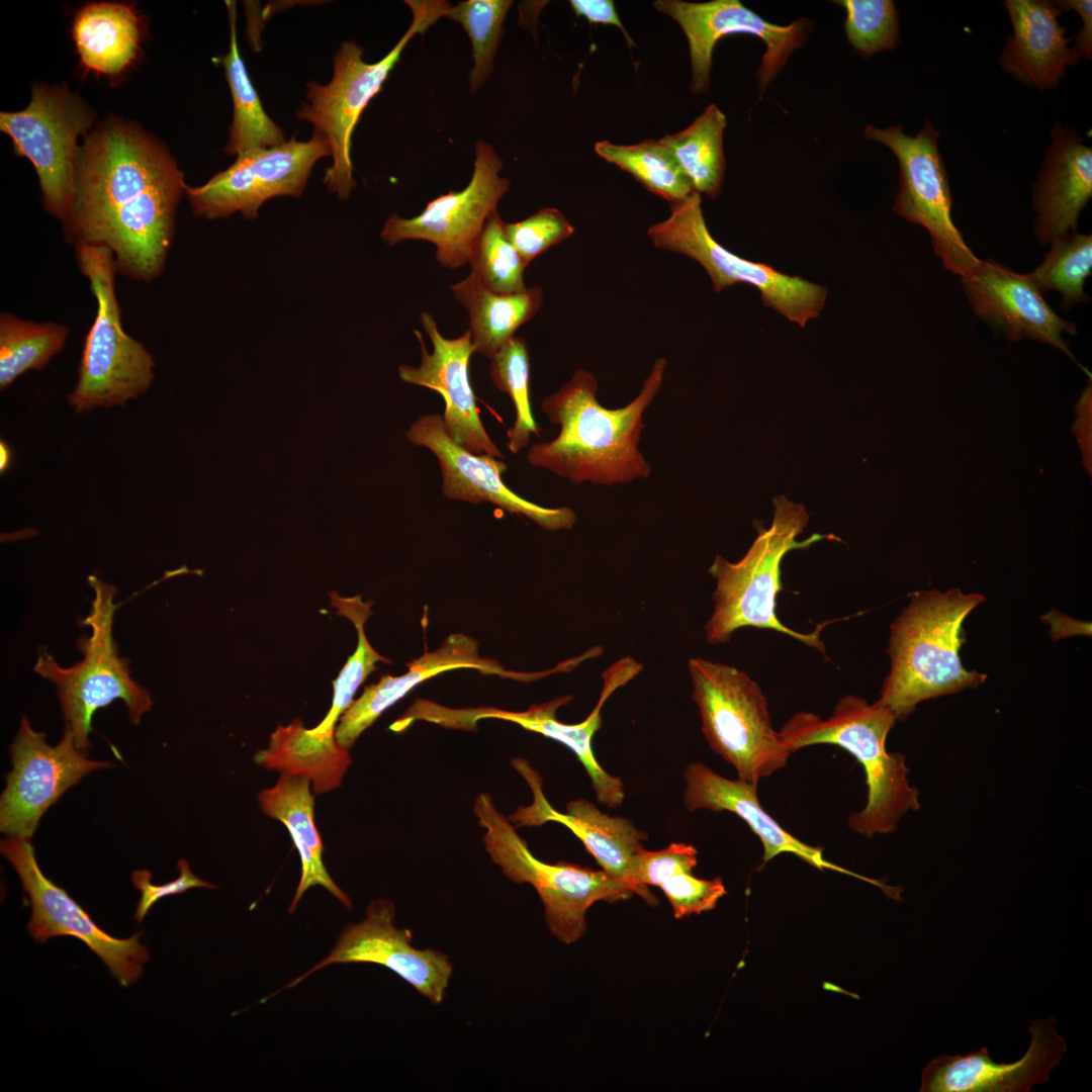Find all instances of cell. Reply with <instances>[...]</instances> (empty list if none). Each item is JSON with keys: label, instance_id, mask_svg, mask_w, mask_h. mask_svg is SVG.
Here are the masks:
<instances>
[{"label": "cell", "instance_id": "6da1fadb", "mask_svg": "<svg viewBox=\"0 0 1092 1092\" xmlns=\"http://www.w3.org/2000/svg\"><path fill=\"white\" fill-rule=\"evenodd\" d=\"M186 188L165 149L132 125L108 121L80 150L65 238L106 247L117 273L152 282L164 271Z\"/></svg>", "mask_w": 1092, "mask_h": 1092}, {"label": "cell", "instance_id": "7a4b0ae2", "mask_svg": "<svg viewBox=\"0 0 1092 1092\" xmlns=\"http://www.w3.org/2000/svg\"><path fill=\"white\" fill-rule=\"evenodd\" d=\"M665 368L666 360L658 358L639 394L619 408L603 406L595 376L577 369L542 401L543 413L560 430L551 441L533 443L528 462L573 484H625L648 477L651 465L639 450L643 414L660 389Z\"/></svg>", "mask_w": 1092, "mask_h": 1092}, {"label": "cell", "instance_id": "3957f363", "mask_svg": "<svg viewBox=\"0 0 1092 1092\" xmlns=\"http://www.w3.org/2000/svg\"><path fill=\"white\" fill-rule=\"evenodd\" d=\"M984 601L960 589L920 590L891 624V668L879 702L905 720L924 700L976 688L986 675L962 665V625Z\"/></svg>", "mask_w": 1092, "mask_h": 1092}, {"label": "cell", "instance_id": "277c9868", "mask_svg": "<svg viewBox=\"0 0 1092 1092\" xmlns=\"http://www.w3.org/2000/svg\"><path fill=\"white\" fill-rule=\"evenodd\" d=\"M897 721L895 714L879 701L847 695L823 720L809 712L795 713L779 731L792 753L806 746L832 744L862 765L868 801L861 811L848 816V827L868 838L896 831L901 817L920 809L919 791L910 786L905 756L890 753L886 740Z\"/></svg>", "mask_w": 1092, "mask_h": 1092}, {"label": "cell", "instance_id": "5b68a950", "mask_svg": "<svg viewBox=\"0 0 1092 1092\" xmlns=\"http://www.w3.org/2000/svg\"><path fill=\"white\" fill-rule=\"evenodd\" d=\"M774 508L770 527L759 530L740 560L730 562L720 555L714 558L708 572L717 583L712 596L713 612L705 624L706 640L712 645L724 644L736 630L755 627L789 635L825 655L820 633L827 623L819 624L810 633L795 631L778 618L776 600L782 590L781 564L785 555L826 538H837L814 533L798 540L809 522L805 507L779 495L774 499Z\"/></svg>", "mask_w": 1092, "mask_h": 1092}, {"label": "cell", "instance_id": "8992f818", "mask_svg": "<svg viewBox=\"0 0 1092 1092\" xmlns=\"http://www.w3.org/2000/svg\"><path fill=\"white\" fill-rule=\"evenodd\" d=\"M413 20L397 43L376 63L363 60V48L345 41L334 56V73L328 84L307 83L306 101L296 111L309 122L313 133L330 146L332 165L323 179L328 190L341 200L356 187L351 160L355 126L371 99L379 93L403 50L416 34H424L451 6L443 0H405Z\"/></svg>", "mask_w": 1092, "mask_h": 1092}, {"label": "cell", "instance_id": "52a82bcc", "mask_svg": "<svg viewBox=\"0 0 1092 1092\" xmlns=\"http://www.w3.org/2000/svg\"><path fill=\"white\" fill-rule=\"evenodd\" d=\"M75 251L97 309L84 343L78 381L68 395V402L77 413L97 406H123L151 386L154 359L144 344L126 334L122 327L112 252L104 246L88 244L75 245Z\"/></svg>", "mask_w": 1092, "mask_h": 1092}, {"label": "cell", "instance_id": "ba28073f", "mask_svg": "<svg viewBox=\"0 0 1092 1092\" xmlns=\"http://www.w3.org/2000/svg\"><path fill=\"white\" fill-rule=\"evenodd\" d=\"M688 666L702 731L738 778L757 785L784 767L791 752L772 727L759 686L725 663L693 657Z\"/></svg>", "mask_w": 1092, "mask_h": 1092}, {"label": "cell", "instance_id": "9c48e42d", "mask_svg": "<svg viewBox=\"0 0 1092 1092\" xmlns=\"http://www.w3.org/2000/svg\"><path fill=\"white\" fill-rule=\"evenodd\" d=\"M473 813L484 829L483 843L491 860L511 881L535 888L544 905L548 928L560 941L570 944L583 935L586 911L596 902L613 903L632 896L627 885L603 870L537 858L488 793L476 797Z\"/></svg>", "mask_w": 1092, "mask_h": 1092}, {"label": "cell", "instance_id": "30bf717a", "mask_svg": "<svg viewBox=\"0 0 1092 1092\" xmlns=\"http://www.w3.org/2000/svg\"><path fill=\"white\" fill-rule=\"evenodd\" d=\"M88 582L94 590L90 614L83 624L91 628V636L78 642L83 659L65 668L48 652L39 654L34 670L57 686L66 731L73 734L77 746L86 751L91 744L94 713L116 699H121L129 719L139 724L152 707L151 694L130 676L127 659L119 657L112 637L114 586L90 575Z\"/></svg>", "mask_w": 1092, "mask_h": 1092}, {"label": "cell", "instance_id": "8fae6325", "mask_svg": "<svg viewBox=\"0 0 1092 1092\" xmlns=\"http://www.w3.org/2000/svg\"><path fill=\"white\" fill-rule=\"evenodd\" d=\"M647 236L656 248L700 263L710 276L715 291L736 283L752 285L759 291L764 305L801 328L818 316L825 305V287L741 258L721 246L707 226L701 196L696 191L686 199L671 203L668 217L651 225Z\"/></svg>", "mask_w": 1092, "mask_h": 1092}, {"label": "cell", "instance_id": "7c38bea8", "mask_svg": "<svg viewBox=\"0 0 1092 1092\" xmlns=\"http://www.w3.org/2000/svg\"><path fill=\"white\" fill-rule=\"evenodd\" d=\"M91 123L90 112L76 97L52 85H34L24 109L0 113L1 130L35 169L44 209L64 226L73 209L78 142Z\"/></svg>", "mask_w": 1092, "mask_h": 1092}, {"label": "cell", "instance_id": "4fadbf2b", "mask_svg": "<svg viewBox=\"0 0 1092 1092\" xmlns=\"http://www.w3.org/2000/svg\"><path fill=\"white\" fill-rule=\"evenodd\" d=\"M864 138L888 147L899 162L900 187L893 210L930 235L935 255L950 272L970 275L980 264L951 218V194L944 161L938 150L940 133L929 121L915 135L900 125L878 128L872 124Z\"/></svg>", "mask_w": 1092, "mask_h": 1092}, {"label": "cell", "instance_id": "5bb4252c", "mask_svg": "<svg viewBox=\"0 0 1092 1092\" xmlns=\"http://www.w3.org/2000/svg\"><path fill=\"white\" fill-rule=\"evenodd\" d=\"M502 168L503 161L493 147L485 141H476L468 185L432 199L412 218L390 215L381 230V240L388 246L405 240L427 241L435 245V259L442 266L451 269L464 266L487 218L509 191L511 182L499 176Z\"/></svg>", "mask_w": 1092, "mask_h": 1092}, {"label": "cell", "instance_id": "9a60e30c", "mask_svg": "<svg viewBox=\"0 0 1092 1092\" xmlns=\"http://www.w3.org/2000/svg\"><path fill=\"white\" fill-rule=\"evenodd\" d=\"M331 156L329 144L316 134L307 141L285 143L237 157L225 170L198 187L186 188L193 212L208 219L240 212L255 219L267 200L299 197L315 163Z\"/></svg>", "mask_w": 1092, "mask_h": 1092}, {"label": "cell", "instance_id": "2e32d148", "mask_svg": "<svg viewBox=\"0 0 1092 1092\" xmlns=\"http://www.w3.org/2000/svg\"><path fill=\"white\" fill-rule=\"evenodd\" d=\"M1 852L16 871L31 906L27 931L38 943L52 937L73 936L81 940L107 967L122 986L135 983L150 960L141 942L142 933L117 938L97 925L63 888L41 872L28 838L9 837L1 842Z\"/></svg>", "mask_w": 1092, "mask_h": 1092}, {"label": "cell", "instance_id": "e0dca14e", "mask_svg": "<svg viewBox=\"0 0 1092 1092\" xmlns=\"http://www.w3.org/2000/svg\"><path fill=\"white\" fill-rule=\"evenodd\" d=\"M12 769L0 800V830L9 837L33 835L46 811L87 775L108 768V761L89 759L73 734L66 731L55 746L23 717L11 745Z\"/></svg>", "mask_w": 1092, "mask_h": 1092}, {"label": "cell", "instance_id": "ac0fdd59", "mask_svg": "<svg viewBox=\"0 0 1092 1092\" xmlns=\"http://www.w3.org/2000/svg\"><path fill=\"white\" fill-rule=\"evenodd\" d=\"M654 7L675 20L690 47L692 80L695 94L705 93L710 85L712 55L717 41L728 34L746 33L763 40L766 51L757 72L760 94L781 72L789 56L801 48L809 33L811 20L801 18L787 26L770 23L738 0H712L692 3L681 0H657Z\"/></svg>", "mask_w": 1092, "mask_h": 1092}, {"label": "cell", "instance_id": "d6986e66", "mask_svg": "<svg viewBox=\"0 0 1092 1092\" xmlns=\"http://www.w3.org/2000/svg\"><path fill=\"white\" fill-rule=\"evenodd\" d=\"M394 919L392 901H372L361 922L349 924L343 929L329 956L283 989L296 986L304 978L331 965L370 963L389 969L430 1002L441 1004L453 972L449 958L439 950L416 948L412 932L398 928Z\"/></svg>", "mask_w": 1092, "mask_h": 1092}, {"label": "cell", "instance_id": "ffe728a7", "mask_svg": "<svg viewBox=\"0 0 1092 1092\" xmlns=\"http://www.w3.org/2000/svg\"><path fill=\"white\" fill-rule=\"evenodd\" d=\"M408 442L429 449L438 459L442 492L451 500L489 503L510 513L522 515L549 531L570 529L576 523L571 508H545L521 497L503 480L507 464L490 455H477L456 444L445 432L442 417L427 414L405 432Z\"/></svg>", "mask_w": 1092, "mask_h": 1092}, {"label": "cell", "instance_id": "44dd1931", "mask_svg": "<svg viewBox=\"0 0 1092 1092\" xmlns=\"http://www.w3.org/2000/svg\"><path fill=\"white\" fill-rule=\"evenodd\" d=\"M420 318L432 342L433 351H427L422 334L416 330L422 352L421 363L418 367L400 365L399 378L441 394L445 403L441 416L443 426L456 444L471 453L502 459V451L481 423L470 383L469 360L474 353L470 331L467 329L461 336L448 339L439 332L430 313L422 312Z\"/></svg>", "mask_w": 1092, "mask_h": 1092}, {"label": "cell", "instance_id": "7402d4cb", "mask_svg": "<svg viewBox=\"0 0 1092 1092\" xmlns=\"http://www.w3.org/2000/svg\"><path fill=\"white\" fill-rule=\"evenodd\" d=\"M1056 1028L1057 1019L1052 1014L1031 1021L1029 1046L1013 1063L994 1062L986 1046L967 1055L938 1056L923 1068L919 1091L1027 1092L1049 1081L1067 1051L1066 1040Z\"/></svg>", "mask_w": 1092, "mask_h": 1092}, {"label": "cell", "instance_id": "603a6c76", "mask_svg": "<svg viewBox=\"0 0 1092 1092\" xmlns=\"http://www.w3.org/2000/svg\"><path fill=\"white\" fill-rule=\"evenodd\" d=\"M511 764L527 782L533 796L530 805L519 806L509 816L513 825L516 828L538 827L547 822L564 825L581 840L605 873L627 885L635 894L630 864L633 856L644 848L647 833L630 819L604 813L585 799L569 801L564 813L557 811L546 799L543 780L530 762L516 757Z\"/></svg>", "mask_w": 1092, "mask_h": 1092}, {"label": "cell", "instance_id": "cb8c5ba5", "mask_svg": "<svg viewBox=\"0 0 1092 1092\" xmlns=\"http://www.w3.org/2000/svg\"><path fill=\"white\" fill-rule=\"evenodd\" d=\"M961 280L975 314L1008 338H1029L1069 352L1062 334L1076 335V328L1051 308L1027 274L981 260Z\"/></svg>", "mask_w": 1092, "mask_h": 1092}, {"label": "cell", "instance_id": "d4e9b609", "mask_svg": "<svg viewBox=\"0 0 1092 1092\" xmlns=\"http://www.w3.org/2000/svg\"><path fill=\"white\" fill-rule=\"evenodd\" d=\"M571 700L570 695L561 696L518 712L491 707L452 709L435 703L429 718L432 723L443 727L467 731L475 730L476 723L482 719H500L561 742L574 752L584 766L598 802L610 808L619 807L625 799L624 784L620 778L610 775L601 766L592 743L594 735L601 729V710L606 702L599 699L594 710L580 723L560 722L556 713Z\"/></svg>", "mask_w": 1092, "mask_h": 1092}, {"label": "cell", "instance_id": "484cf974", "mask_svg": "<svg viewBox=\"0 0 1092 1092\" xmlns=\"http://www.w3.org/2000/svg\"><path fill=\"white\" fill-rule=\"evenodd\" d=\"M406 665L407 672L398 676L382 675L377 684L366 687L361 697L352 702L335 729L341 746L349 749L387 708L419 684L442 672L473 668L517 680H534L532 673L509 672L496 661L481 658L477 641L460 633L451 634L437 650L426 652Z\"/></svg>", "mask_w": 1092, "mask_h": 1092}, {"label": "cell", "instance_id": "4316f807", "mask_svg": "<svg viewBox=\"0 0 1092 1092\" xmlns=\"http://www.w3.org/2000/svg\"><path fill=\"white\" fill-rule=\"evenodd\" d=\"M1033 188L1034 233L1045 245L1077 231L1078 218L1092 196V150L1071 126L1058 122Z\"/></svg>", "mask_w": 1092, "mask_h": 1092}, {"label": "cell", "instance_id": "83f0119b", "mask_svg": "<svg viewBox=\"0 0 1092 1092\" xmlns=\"http://www.w3.org/2000/svg\"><path fill=\"white\" fill-rule=\"evenodd\" d=\"M1013 27L999 58L1001 68L1022 84L1039 90L1056 87L1065 69L1081 60L1069 46L1074 36L1059 22L1056 1L1007 0Z\"/></svg>", "mask_w": 1092, "mask_h": 1092}, {"label": "cell", "instance_id": "f1b7e54d", "mask_svg": "<svg viewBox=\"0 0 1092 1092\" xmlns=\"http://www.w3.org/2000/svg\"><path fill=\"white\" fill-rule=\"evenodd\" d=\"M684 778L687 811L693 813L706 809L736 814L760 839L764 863L788 852L818 869H837L823 858L821 847L799 840L766 813L758 800L757 785L739 778L726 779L702 762L689 763Z\"/></svg>", "mask_w": 1092, "mask_h": 1092}, {"label": "cell", "instance_id": "f546056e", "mask_svg": "<svg viewBox=\"0 0 1092 1092\" xmlns=\"http://www.w3.org/2000/svg\"><path fill=\"white\" fill-rule=\"evenodd\" d=\"M262 811L287 828L298 851L301 876L289 907L292 913L307 889L322 886L346 908L348 895L333 881L323 861V842L314 822V794L310 782L301 777L281 775L276 784L258 795Z\"/></svg>", "mask_w": 1092, "mask_h": 1092}, {"label": "cell", "instance_id": "4dcf8cb0", "mask_svg": "<svg viewBox=\"0 0 1092 1092\" xmlns=\"http://www.w3.org/2000/svg\"><path fill=\"white\" fill-rule=\"evenodd\" d=\"M73 37L86 70L116 76L130 67L139 55L142 21L132 5L94 2L77 12Z\"/></svg>", "mask_w": 1092, "mask_h": 1092}, {"label": "cell", "instance_id": "1f68e13d", "mask_svg": "<svg viewBox=\"0 0 1092 1092\" xmlns=\"http://www.w3.org/2000/svg\"><path fill=\"white\" fill-rule=\"evenodd\" d=\"M254 759L268 770L307 779L314 795L338 788L352 762L349 749L335 735L311 733L299 719L279 725Z\"/></svg>", "mask_w": 1092, "mask_h": 1092}, {"label": "cell", "instance_id": "d6a6232c", "mask_svg": "<svg viewBox=\"0 0 1092 1092\" xmlns=\"http://www.w3.org/2000/svg\"><path fill=\"white\" fill-rule=\"evenodd\" d=\"M469 316L471 344L476 354L488 359L540 309L543 291L530 287L515 293H496L471 274L450 286Z\"/></svg>", "mask_w": 1092, "mask_h": 1092}, {"label": "cell", "instance_id": "836d02e7", "mask_svg": "<svg viewBox=\"0 0 1092 1092\" xmlns=\"http://www.w3.org/2000/svg\"><path fill=\"white\" fill-rule=\"evenodd\" d=\"M230 22V49L220 58L233 98V121L224 151L243 155L285 143L284 131L266 113L244 64L237 38L235 1H225Z\"/></svg>", "mask_w": 1092, "mask_h": 1092}, {"label": "cell", "instance_id": "e575fe53", "mask_svg": "<svg viewBox=\"0 0 1092 1092\" xmlns=\"http://www.w3.org/2000/svg\"><path fill=\"white\" fill-rule=\"evenodd\" d=\"M725 114L710 104L687 128L659 141L669 151L693 190L710 198L719 195L725 173L723 132Z\"/></svg>", "mask_w": 1092, "mask_h": 1092}, {"label": "cell", "instance_id": "d590c367", "mask_svg": "<svg viewBox=\"0 0 1092 1092\" xmlns=\"http://www.w3.org/2000/svg\"><path fill=\"white\" fill-rule=\"evenodd\" d=\"M70 329L55 322L36 323L9 312L0 314V388L29 370H42L65 346Z\"/></svg>", "mask_w": 1092, "mask_h": 1092}, {"label": "cell", "instance_id": "8d00e7d4", "mask_svg": "<svg viewBox=\"0 0 1092 1092\" xmlns=\"http://www.w3.org/2000/svg\"><path fill=\"white\" fill-rule=\"evenodd\" d=\"M596 153L607 162L631 174L647 190L670 201L686 199L693 187L677 163L660 141L647 140L635 145L598 142Z\"/></svg>", "mask_w": 1092, "mask_h": 1092}, {"label": "cell", "instance_id": "74e56055", "mask_svg": "<svg viewBox=\"0 0 1092 1092\" xmlns=\"http://www.w3.org/2000/svg\"><path fill=\"white\" fill-rule=\"evenodd\" d=\"M330 599L338 614L348 618L356 627L358 644L355 652L333 682L334 696L330 711L317 726L309 729L311 733L327 736L335 735L336 723L354 701L353 698L359 687L377 668L376 663L378 661L391 662L375 651L365 635L364 625L371 614V602H363L360 596L342 598L336 592L330 593Z\"/></svg>", "mask_w": 1092, "mask_h": 1092}, {"label": "cell", "instance_id": "f35d334b", "mask_svg": "<svg viewBox=\"0 0 1092 1092\" xmlns=\"http://www.w3.org/2000/svg\"><path fill=\"white\" fill-rule=\"evenodd\" d=\"M489 374L494 386L512 399L515 406V423L507 431V447L517 454L530 444L531 435H540L531 410L529 381L530 358L526 341L514 336L490 358Z\"/></svg>", "mask_w": 1092, "mask_h": 1092}, {"label": "cell", "instance_id": "ab89813d", "mask_svg": "<svg viewBox=\"0 0 1092 1092\" xmlns=\"http://www.w3.org/2000/svg\"><path fill=\"white\" fill-rule=\"evenodd\" d=\"M1044 260L1027 273L1042 294L1049 290L1061 293L1063 307L1087 302L1084 284L1092 269V237L1077 232L1064 235L1052 243Z\"/></svg>", "mask_w": 1092, "mask_h": 1092}, {"label": "cell", "instance_id": "60d3db41", "mask_svg": "<svg viewBox=\"0 0 1092 1092\" xmlns=\"http://www.w3.org/2000/svg\"><path fill=\"white\" fill-rule=\"evenodd\" d=\"M512 5L511 0H466L450 6L445 13V17L462 25L472 44L471 93L478 92L493 71L503 24Z\"/></svg>", "mask_w": 1092, "mask_h": 1092}, {"label": "cell", "instance_id": "b9f144b4", "mask_svg": "<svg viewBox=\"0 0 1092 1092\" xmlns=\"http://www.w3.org/2000/svg\"><path fill=\"white\" fill-rule=\"evenodd\" d=\"M504 220L492 212L474 242L468 263L471 275L496 293H515L526 289L524 271L529 265L507 239Z\"/></svg>", "mask_w": 1092, "mask_h": 1092}, {"label": "cell", "instance_id": "7bdbcfd3", "mask_svg": "<svg viewBox=\"0 0 1092 1092\" xmlns=\"http://www.w3.org/2000/svg\"><path fill=\"white\" fill-rule=\"evenodd\" d=\"M846 12L848 43L863 58L895 49L900 42L898 11L891 0H838Z\"/></svg>", "mask_w": 1092, "mask_h": 1092}, {"label": "cell", "instance_id": "ee69618b", "mask_svg": "<svg viewBox=\"0 0 1092 1092\" xmlns=\"http://www.w3.org/2000/svg\"><path fill=\"white\" fill-rule=\"evenodd\" d=\"M697 848L684 842L671 843L660 850L641 849L630 864L631 880L635 894L649 905H656L657 898L648 886L660 887L665 881L680 873H692L697 866Z\"/></svg>", "mask_w": 1092, "mask_h": 1092}, {"label": "cell", "instance_id": "f6af8a7d", "mask_svg": "<svg viewBox=\"0 0 1092 1092\" xmlns=\"http://www.w3.org/2000/svg\"><path fill=\"white\" fill-rule=\"evenodd\" d=\"M507 239L527 264L574 233L570 221L557 208L544 207L516 222H504Z\"/></svg>", "mask_w": 1092, "mask_h": 1092}, {"label": "cell", "instance_id": "bcb514c9", "mask_svg": "<svg viewBox=\"0 0 1092 1092\" xmlns=\"http://www.w3.org/2000/svg\"><path fill=\"white\" fill-rule=\"evenodd\" d=\"M659 888L671 905L676 919L714 909L726 894L721 878L703 880L694 877L692 873L674 875Z\"/></svg>", "mask_w": 1092, "mask_h": 1092}, {"label": "cell", "instance_id": "7dc6e473", "mask_svg": "<svg viewBox=\"0 0 1092 1092\" xmlns=\"http://www.w3.org/2000/svg\"><path fill=\"white\" fill-rule=\"evenodd\" d=\"M177 867L179 876L162 885L152 883V873L148 870H139L131 874V882L141 894L133 915L139 924L144 921L151 908L164 897L179 895L193 888H216L215 885L198 878L191 871L186 859L181 858Z\"/></svg>", "mask_w": 1092, "mask_h": 1092}, {"label": "cell", "instance_id": "c3c4849f", "mask_svg": "<svg viewBox=\"0 0 1092 1092\" xmlns=\"http://www.w3.org/2000/svg\"><path fill=\"white\" fill-rule=\"evenodd\" d=\"M569 3L576 16L584 17L592 23L615 25L624 33L630 47L635 44L624 28L612 0H571Z\"/></svg>", "mask_w": 1092, "mask_h": 1092}, {"label": "cell", "instance_id": "681fc988", "mask_svg": "<svg viewBox=\"0 0 1092 1092\" xmlns=\"http://www.w3.org/2000/svg\"><path fill=\"white\" fill-rule=\"evenodd\" d=\"M1063 10L1073 9L1082 19L1083 27L1074 35V49L1080 58L1091 59L1092 55V1L1091 0H1061L1056 1Z\"/></svg>", "mask_w": 1092, "mask_h": 1092}, {"label": "cell", "instance_id": "f907efd6", "mask_svg": "<svg viewBox=\"0 0 1092 1092\" xmlns=\"http://www.w3.org/2000/svg\"><path fill=\"white\" fill-rule=\"evenodd\" d=\"M11 461V450L7 443L0 442V470L3 473L8 468Z\"/></svg>", "mask_w": 1092, "mask_h": 1092}]
</instances>
